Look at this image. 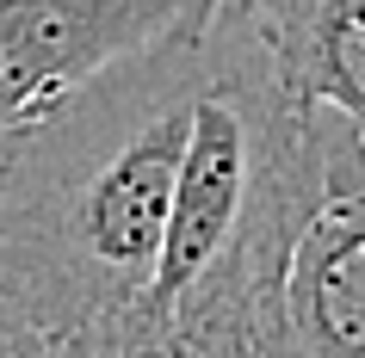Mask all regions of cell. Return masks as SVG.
Returning <instances> with one entry per match:
<instances>
[{
    "label": "cell",
    "instance_id": "obj_1",
    "mask_svg": "<svg viewBox=\"0 0 365 358\" xmlns=\"http://www.w3.org/2000/svg\"><path fill=\"white\" fill-rule=\"evenodd\" d=\"M205 80V25L155 43L6 136L0 339L31 358H112L155 284Z\"/></svg>",
    "mask_w": 365,
    "mask_h": 358
},
{
    "label": "cell",
    "instance_id": "obj_5",
    "mask_svg": "<svg viewBox=\"0 0 365 358\" xmlns=\"http://www.w3.org/2000/svg\"><path fill=\"white\" fill-rule=\"evenodd\" d=\"M0 358H31V352H19V346H6V339H0Z\"/></svg>",
    "mask_w": 365,
    "mask_h": 358
},
{
    "label": "cell",
    "instance_id": "obj_2",
    "mask_svg": "<svg viewBox=\"0 0 365 358\" xmlns=\"http://www.w3.org/2000/svg\"><path fill=\"white\" fill-rule=\"evenodd\" d=\"M211 13L217 0H0V130L68 105Z\"/></svg>",
    "mask_w": 365,
    "mask_h": 358
},
{
    "label": "cell",
    "instance_id": "obj_4",
    "mask_svg": "<svg viewBox=\"0 0 365 358\" xmlns=\"http://www.w3.org/2000/svg\"><path fill=\"white\" fill-rule=\"evenodd\" d=\"M279 80L346 130L365 161V0H235Z\"/></svg>",
    "mask_w": 365,
    "mask_h": 358
},
{
    "label": "cell",
    "instance_id": "obj_3",
    "mask_svg": "<svg viewBox=\"0 0 365 358\" xmlns=\"http://www.w3.org/2000/svg\"><path fill=\"white\" fill-rule=\"evenodd\" d=\"M279 334L291 358H365V186L328 198L291 241Z\"/></svg>",
    "mask_w": 365,
    "mask_h": 358
}]
</instances>
